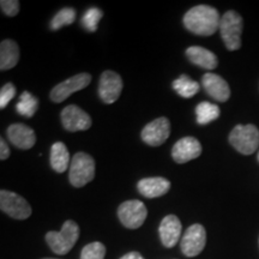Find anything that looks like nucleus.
<instances>
[{
    "label": "nucleus",
    "instance_id": "nucleus-24",
    "mask_svg": "<svg viewBox=\"0 0 259 259\" xmlns=\"http://www.w3.org/2000/svg\"><path fill=\"white\" fill-rule=\"evenodd\" d=\"M74 19H76V11L72 8H65L60 10L52 19L51 29L52 30H58L63 27H67V25L73 23Z\"/></svg>",
    "mask_w": 259,
    "mask_h": 259
},
{
    "label": "nucleus",
    "instance_id": "nucleus-21",
    "mask_svg": "<svg viewBox=\"0 0 259 259\" xmlns=\"http://www.w3.org/2000/svg\"><path fill=\"white\" fill-rule=\"evenodd\" d=\"M196 115L197 122H198L199 125H206L219 118L220 108L219 106L213 105L211 102H200L199 105L196 107Z\"/></svg>",
    "mask_w": 259,
    "mask_h": 259
},
{
    "label": "nucleus",
    "instance_id": "nucleus-5",
    "mask_svg": "<svg viewBox=\"0 0 259 259\" xmlns=\"http://www.w3.org/2000/svg\"><path fill=\"white\" fill-rule=\"evenodd\" d=\"M229 143L242 155H251L259 148V130L254 125H236L229 135Z\"/></svg>",
    "mask_w": 259,
    "mask_h": 259
},
{
    "label": "nucleus",
    "instance_id": "nucleus-23",
    "mask_svg": "<svg viewBox=\"0 0 259 259\" xmlns=\"http://www.w3.org/2000/svg\"><path fill=\"white\" fill-rule=\"evenodd\" d=\"M38 108V101L34 95H31L29 92H24L19 96V100L16 105V111L18 114L31 118L35 115Z\"/></svg>",
    "mask_w": 259,
    "mask_h": 259
},
{
    "label": "nucleus",
    "instance_id": "nucleus-6",
    "mask_svg": "<svg viewBox=\"0 0 259 259\" xmlns=\"http://www.w3.org/2000/svg\"><path fill=\"white\" fill-rule=\"evenodd\" d=\"M0 209L15 220H27L32 212L30 204L23 197L6 190L0 191Z\"/></svg>",
    "mask_w": 259,
    "mask_h": 259
},
{
    "label": "nucleus",
    "instance_id": "nucleus-26",
    "mask_svg": "<svg viewBox=\"0 0 259 259\" xmlns=\"http://www.w3.org/2000/svg\"><path fill=\"white\" fill-rule=\"evenodd\" d=\"M102 11L97 8H90L85 12L82 18V25L87 30L94 32L97 30V24H99L100 19L102 18Z\"/></svg>",
    "mask_w": 259,
    "mask_h": 259
},
{
    "label": "nucleus",
    "instance_id": "nucleus-4",
    "mask_svg": "<svg viewBox=\"0 0 259 259\" xmlns=\"http://www.w3.org/2000/svg\"><path fill=\"white\" fill-rule=\"evenodd\" d=\"M95 178V161L85 153H77L71 160L69 180L74 187H83Z\"/></svg>",
    "mask_w": 259,
    "mask_h": 259
},
{
    "label": "nucleus",
    "instance_id": "nucleus-7",
    "mask_svg": "<svg viewBox=\"0 0 259 259\" xmlns=\"http://www.w3.org/2000/svg\"><path fill=\"white\" fill-rule=\"evenodd\" d=\"M147 216V206L141 200H126L118 209L119 220L128 229H137L143 226Z\"/></svg>",
    "mask_w": 259,
    "mask_h": 259
},
{
    "label": "nucleus",
    "instance_id": "nucleus-2",
    "mask_svg": "<svg viewBox=\"0 0 259 259\" xmlns=\"http://www.w3.org/2000/svg\"><path fill=\"white\" fill-rule=\"evenodd\" d=\"M79 238V227L72 220H67L60 232H48L46 242L56 254L64 255L72 250Z\"/></svg>",
    "mask_w": 259,
    "mask_h": 259
},
{
    "label": "nucleus",
    "instance_id": "nucleus-31",
    "mask_svg": "<svg viewBox=\"0 0 259 259\" xmlns=\"http://www.w3.org/2000/svg\"><path fill=\"white\" fill-rule=\"evenodd\" d=\"M258 161H259V151H258Z\"/></svg>",
    "mask_w": 259,
    "mask_h": 259
},
{
    "label": "nucleus",
    "instance_id": "nucleus-1",
    "mask_svg": "<svg viewBox=\"0 0 259 259\" xmlns=\"http://www.w3.org/2000/svg\"><path fill=\"white\" fill-rule=\"evenodd\" d=\"M221 16L215 8L197 5L184 16V25L187 30L199 36H211L220 29Z\"/></svg>",
    "mask_w": 259,
    "mask_h": 259
},
{
    "label": "nucleus",
    "instance_id": "nucleus-18",
    "mask_svg": "<svg viewBox=\"0 0 259 259\" xmlns=\"http://www.w3.org/2000/svg\"><path fill=\"white\" fill-rule=\"evenodd\" d=\"M186 56L191 63L205 70H215L219 66V59L211 51L199 46H192L186 50Z\"/></svg>",
    "mask_w": 259,
    "mask_h": 259
},
{
    "label": "nucleus",
    "instance_id": "nucleus-3",
    "mask_svg": "<svg viewBox=\"0 0 259 259\" xmlns=\"http://www.w3.org/2000/svg\"><path fill=\"white\" fill-rule=\"evenodd\" d=\"M244 28L242 17L235 11H227L220 22V32L227 50L238 51L241 47V34Z\"/></svg>",
    "mask_w": 259,
    "mask_h": 259
},
{
    "label": "nucleus",
    "instance_id": "nucleus-19",
    "mask_svg": "<svg viewBox=\"0 0 259 259\" xmlns=\"http://www.w3.org/2000/svg\"><path fill=\"white\" fill-rule=\"evenodd\" d=\"M19 60L18 45L12 40H4L0 45V70H11Z\"/></svg>",
    "mask_w": 259,
    "mask_h": 259
},
{
    "label": "nucleus",
    "instance_id": "nucleus-15",
    "mask_svg": "<svg viewBox=\"0 0 259 259\" xmlns=\"http://www.w3.org/2000/svg\"><path fill=\"white\" fill-rule=\"evenodd\" d=\"M8 137L15 147L22 150H29L36 143L34 130L24 124H12L9 126Z\"/></svg>",
    "mask_w": 259,
    "mask_h": 259
},
{
    "label": "nucleus",
    "instance_id": "nucleus-14",
    "mask_svg": "<svg viewBox=\"0 0 259 259\" xmlns=\"http://www.w3.org/2000/svg\"><path fill=\"white\" fill-rule=\"evenodd\" d=\"M203 88L213 100L220 102L228 101L231 97V89L228 83L221 76L215 73H205L202 78Z\"/></svg>",
    "mask_w": 259,
    "mask_h": 259
},
{
    "label": "nucleus",
    "instance_id": "nucleus-27",
    "mask_svg": "<svg viewBox=\"0 0 259 259\" xmlns=\"http://www.w3.org/2000/svg\"><path fill=\"white\" fill-rule=\"evenodd\" d=\"M16 95V87L12 83H6L0 90V108L4 109Z\"/></svg>",
    "mask_w": 259,
    "mask_h": 259
},
{
    "label": "nucleus",
    "instance_id": "nucleus-25",
    "mask_svg": "<svg viewBox=\"0 0 259 259\" xmlns=\"http://www.w3.org/2000/svg\"><path fill=\"white\" fill-rule=\"evenodd\" d=\"M106 247L102 242L95 241L84 246L80 252V259H105Z\"/></svg>",
    "mask_w": 259,
    "mask_h": 259
},
{
    "label": "nucleus",
    "instance_id": "nucleus-10",
    "mask_svg": "<svg viewBox=\"0 0 259 259\" xmlns=\"http://www.w3.org/2000/svg\"><path fill=\"white\" fill-rule=\"evenodd\" d=\"M61 124L64 128L70 132L87 131L92 127V118L88 113L76 105H70L65 107L61 112Z\"/></svg>",
    "mask_w": 259,
    "mask_h": 259
},
{
    "label": "nucleus",
    "instance_id": "nucleus-11",
    "mask_svg": "<svg viewBox=\"0 0 259 259\" xmlns=\"http://www.w3.org/2000/svg\"><path fill=\"white\" fill-rule=\"evenodd\" d=\"M122 90V79L114 71L107 70L101 74L99 83L100 99L107 105L114 103Z\"/></svg>",
    "mask_w": 259,
    "mask_h": 259
},
{
    "label": "nucleus",
    "instance_id": "nucleus-13",
    "mask_svg": "<svg viewBox=\"0 0 259 259\" xmlns=\"http://www.w3.org/2000/svg\"><path fill=\"white\" fill-rule=\"evenodd\" d=\"M202 154V144L194 137H184L179 139L171 148V157L177 163H186Z\"/></svg>",
    "mask_w": 259,
    "mask_h": 259
},
{
    "label": "nucleus",
    "instance_id": "nucleus-17",
    "mask_svg": "<svg viewBox=\"0 0 259 259\" xmlns=\"http://www.w3.org/2000/svg\"><path fill=\"white\" fill-rule=\"evenodd\" d=\"M139 193L147 198H157L166 194L170 189V183L162 177L145 178L138 183Z\"/></svg>",
    "mask_w": 259,
    "mask_h": 259
},
{
    "label": "nucleus",
    "instance_id": "nucleus-20",
    "mask_svg": "<svg viewBox=\"0 0 259 259\" xmlns=\"http://www.w3.org/2000/svg\"><path fill=\"white\" fill-rule=\"evenodd\" d=\"M71 158L67 147L63 142H57L51 148V166L57 173H64L70 168Z\"/></svg>",
    "mask_w": 259,
    "mask_h": 259
},
{
    "label": "nucleus",
    "instance_id": "nucleus-32",
    "mask_svg": "<svg viewBox=\"0 0 259 259\" xmlns=\"http://www.w3.org/2000/svg\"><path fill=\"white\" fill-rule=\"evenodd\" d=\"M45 259H54V258H45Z\"/></svg>",
    "mask_w": 259,
    "mask_h": 259
},
{
    "label": "nucleus",
    "instance_id": "nucleus-12",
    "mask_svg": "<svg viewBox=\"0 0 259 259\" xmlns=\"http://www.w3.org/2000/svg\"><path fill=\"white\" fill-rule=\"evenodd\" d=\"M170 135V122L167 118H157L142 130V139L151 147H160Z\"/></svg>",
    "mask_w": 259,
    "mask_h": 259
},
{
    "label": "nucleus",
    "instance_id": "nucleus-16",
    "mask_svg": "<svg viewBox=\"0 0 259 259\" xmlns=\"http://www.w3.org/2000/svg\"><path fill=\"white\" fill-rule=\"evenodd\" d=\"M181 228L183 226L180 220L176 215H168L162 220L158 232H160L161 242L164 247L171 248L178 244L181 235Z\"/></svg>",
    "mask_w": 259,
    "mask_h": 259
},
{
    "label": "nucleus",
    "instance_id": "nucleus-22",
    "mask_svg": "<svg viewBox=\"0 0 259 259\" xmlns=\"http://www.w3.org/2000/svg\"><path fill=\"white\" fill-rule=\"evenodd\" d=\"M173 89L180 96L190 99V97H193L199 92V84L196 80L191 79L186 74H181L179 78L173 82Z\"/></svg>",
    "mask_w": 259,
    "mask_h": 259
},
{
    "label": "nucleus",
    "instance_id": "nucleus-9",
    "mask_svg": "<svg viewBox=\"0 0 259 259\" xmlns=\"http://www.w3.org/2000/svg\"><path fill=\"white\" fill-rule=\"evenodd\" d=\"M206 244L205 228L199 223L190 226L180 242L181 252L186 257H196L204 250Z\"/></svg>",
    "mask_w": 259,
    "mask_h": 259
},
{
    "label": "nucleus",
    "instance_id": "nucleus-8",
    "mask_svg": "<svg viewBox=\"0 0 259 259\" xmlns=\"http://www.w3.org/2000/svg\"><path fill=\"white\" fill-rule=\"evenodd\" d=\"M92 82V76L89 73H78L76 76L70 77L69 79L64 80L54 87L51 92V100L56 103H60L65 101L70 95L79 92L89 85Z\"/></svg>",
    "mask_w": 259,
    "mask_h": 259
},
{
    "label": "nucleus",
    "instance_id": "nucleus-29",
    "mask_svg": "<svg viewBox=\"0 0 259 259\" xmlns=\"http://www.w3.org/2000/svg\"><path fill=\"white\" fill-rule=\"evenodd\" d=\"M10 156V148L4 139L0 141V160H8Z\"/></svg>",
    "mask_w": 259,
    "mask_h": 259
},
{
    "label": "nucleus",
    "instance_id": "nucleus-30",
    "mask_svg": "<svg viewBox=\"0 0 259 259\" xmlns=\"http://www.w3.org/2000/svg\"><path fill=\"white\" fill-rule=\"evenodd\" d=\"M120 259H144L142 257L141 253L138 252H130V253H126L125 255H122Z\"/></svg>",
    "mask_w": 259,
    "mask_h": 259
},
{
    "label": "nucleus",
    "instance_id": "nucleus-28",
    "mask_svg": "<svg viewBox=\"0 0 259 259\" xmlns=\"http://www.w3.org/2000/svg\"><path fill=\"white\" fill-rule=\"evenodd\" d=\"M3 12L9 17H15L19 12V2L18 0H2L0 3Z\"/></svg>",
    "mask_w": 259,
    "mask_h": 259
}]
</instances>
